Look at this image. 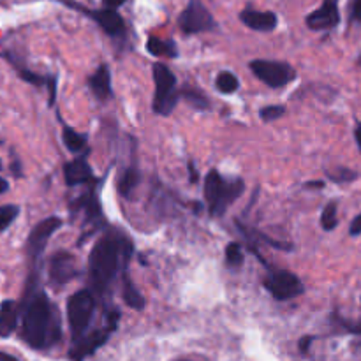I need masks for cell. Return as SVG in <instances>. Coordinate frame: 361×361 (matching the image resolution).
<instances>
[{"instance_id":"obj_1","label":"cell","mask_w":361,"mask_h":361,"mask_svg":"<svg viewBox=\"0 0 361 361\" xmlns=\"http://www.w3.org/2000/svg\"><path fill=\"white\" fill-rule=\"evenodd\" d=\"M60 335L59 310L37 289L35 279H30L21 303V338L34 349H49L60 341Z\"/></svg>"},{"instance_id":"obj_2","label":"cell","mask_w":361,"mask_h":361,"mask_svg":"<svg viewBox=\"0 0 361 361\" xmlns=\"http://www.w3.org/2000/svg\"><path fill=\"white\" fill-rule=\"evenodd\" d=\"M133 252L129 238L113 231L102 236L92 247L88 256V281L94 291L104 293L118 274L122 261L127 263Z\"/></svg>"},{"instance_id":"obj_3","label":"cell","mask_w":361,"mask_h":361,"mask_svg":"<svg viewBox=\"0 0 361 361\" xmlns=\"http://www.w3.org/2000/svg\"><path fill=\"white\" fill-rule=\"evenodd\" d=\"M245 190L243 180H226L221 173L212 169L204 178V201H207L208 214L212 217H222L228 212V208L238 200Z\"/></svg>"},{"instance_id":"obj_4","label":"cell","mask_w":361,"mask_h":361,"mask_svg":"<svg viewBox=\"0 0 361 361\" xmlns=\"http://www.w3.org/2000/svg\"><path fill=\"white\" fill-rule=\"evenodd\" d=\"M152 69H154L155 81V94L152 108H154V111L157 115L168 116L180 101V92L176 88V78L164 63H154Z\"/></svg>"},{"instance_id":"obj_5","label":"cell","mask_w":361,"mask_h":361,"mask_svg":"<svg viewBox=\"0 0 361 361\" xmlns=\"http://www.w3.org/2000/svg\"><path fill=\"white\" fill-rule=\"evenodd\" d=\"M94 310L95 298L88 289L76 291L67 300V319H69L71 334H73L74 342L85 337V331H87L92 316H94Z\"/></svg>"},{"instance_id":"obj_6","label":"cell","mask_w":361,"mask_h":361,"mask_svg":"<svg viewBox=\"0 0 361 361\" xmlns=\"http://www.w3.org/2000/svg\"><path fill=\"white\" fill-rule=\"evenodd\" d=\"M249 69L254 76L270 88H282L291 83L296 78L295 69L286 62H275V60H252Z\"/></svg>"},{"instance_id":"obj_7","label":"cell","mask_w":361,"mask_h":361,"mask_svg":"<svg viewBox=\"0 0 361 361\" xmlns=\"http://www.w3.org/2000/svg\"><path fill=\"white\" fill-rule=\"evenodd\" d=\"M263 286L279 302H288V300L303 295V291H305V286L300 281L298 275L288 270H270Z\"/></svg>"},{"instance_id":"obj_8","label":"cell","mask_w":361,"mask_h":361,"mask_svg":"<svg viewBox=\"0 0 361 361\" xmlns=\"http://www.w3.org/2000/svg\"><path fill=\"white\" fill-rule=\"evenodd\" d=\"M180 28L183 34H200L215 28V20L201 0H190L180 14Z\"/></svg>"},{"instance_id":"obj_9","label":"cell","mask_w":361,"mask_h":361,"mask_svg":"<svg viewBox=\"0 0 361 361\" xmlns=\"http://www.w3.org/2000/svg\"><path fill=\"white\" fill-rule=\"evenodd\" d=\"M80 275L76 257L67 250H59L49 257L48 277L53 286H66Z\"/></svg>"},{"instance_id":"obj_10","label":"cell","mask_w":361,"mask_h":361,"mask_svg":"<svg viewBox=\"0 0 361 361\" xmlns=\"http://www.w3.org/2000/svg\"><path fill=\"white\" fill-rule=\"evenodd\" d=\"M62 228V219L59 217H48L44 221L39 222L34 229L30 231L27 238V254L30 259L37 261L44 252L46 245H48L49 238L55 231Z\"/></svg>"},{"instance_id":"obj_11","label":"cell","mask_w":361,"mask_h":361,"mask_svg":"<svg viewBox=\"0 0 361 361\" xmlns=\"http://www.w3.org/2000/svg\"><path fill=\"white\" fill-rule=\"evenodd\" d=\"M115 328H116V324L108 323V326H106L104 330H97V331H94L92 335H88V337H81L80 341L74 342L73 349L69 351V358L73 361L87 360L88 356L94 355L99 348H102V345L108 342L109 335L113 334V330H115Z\"/></svg>"},{"instance_id":"obj_12","label":"cell","mask_w":361,"mask_h":361,"mask_svg":"<svg viewBox=\"0 0 361 361\" xmlns=\"http://www.w3.org/2000/svg\"><path fill=\"white\" fill-rule=\"evenodd\" d=\"M341 21L337 0H324L323 6L307 16V27L312 30H328L337 27Z\"/></svg>"},{"instance_id":"obj_13","label":"cell","mask_w":361,"mask_h":361,"mask_svg":"<svg viewBox=\"0 0 361 361\" xmlns=\"http://www.w3.org/2000/svg\"><path fill=\"white\" fill-rule=\"evenodd\" d=\"M240 20L245 27L252 28L256 32H271L275 30L279 23L277 14L271 13V11H256V9H243L240 13Z\"/></svg>"},{"instance_id":"obj_14","label":"cell","mask_w":361,"mask_h":361,"mask_svg":"<svg viewBox=\"0 0 361 361\" xmlns=\"http://www.w3.org/2000/svg\"><path fill=\"white\" fill-rule=\"evenodd\" d=\"M63 180L69 187L83 185L94 180V173H92L90 164H88L87 157H78L74 161L67 162L63 166Z\"/></svg>"},{"instance_id":"obj_15","label":"cell","mask_w":361,"mask_h":361,"mask_svg":"<svg viewBox=\"0 0 361 361\" xmlns=\"http://www.w3.org/2000/svg\"><path fill=\"white\" fill-rule=\"evenodd\" d=\"M88 87L94 92V95L101 101L111 97L113 88H111V74L106 66H101L95 69V73L88 78Z\"/></svg>"},{"instance_id":"obj_16","label":"cell","mask_w":361,"mask_h":361,"mask_svg":"<svg viewBox=\"0 0 361 361\" xmlns=\"http://www.w3.org/2000/svg\"><path fill=\"white\" fill-rule=\"evenodd\" d=\"M18 316L20 309L14 300H6L0 305V338H7L13 335V331L18 328Z\"/></svg>"},{"instance_id":"obj_17","label":"cell","mask_w":361,"mask_h":361,"mask_svg":"<svg viewBox=\"0 0 361 361\" xmlns=\"http://www.w3.org/2000/svg\"><path fill=\"white\" fill-rule=\"evenodd\" d=\"M94 18L108 35H122L123 30H126V23H123L122 16H120L116 11H111V9L97 11V13L94 14Z\"/></svg>"},{"instance_id":"obj_18","label":"cell","mask_w":361,"mask_h":361,"mask_svg":"<svg viewBox=\"0 0 361 361\" xmlns=\"http://www.w3.org/2000/svg\"><path fill=\"white\" fill-rule=\"evenodd\" d=\"M123 302L134 310H143L145 309V298L140 293V289L133 284V281L129 279V275L123 274Z\"/></svg>"},{"instance_id":"obj_19","label":"cell","mask_w":361,"mask_h":361,"mask_svg":"<svg viewBox=\"0 0 361 361\" xmlns=\"http://www.w3.org/2000/svg\"><path fill=\"white\" fill-rule=\"evenodd\" d=\"M147 49L150 55L155 56H168V59H176L178 56V48L173 41H162V39L150 37L147 41Z\"/></svg>"},{"instance_id":"obj_20","label":"cell","mask_w":361,"mask_h":361,"mask_svg":"<svg viewBox=\"0 0 361 361\" xmlns=\"http://www.w3.org/2000/svg\"><path fill=\"white\" fill-rule=\"evenodd\" d=\"M137 183H140V171H137L134 166L127 168L126 171L122 173L118 180V192L122 194L123 197H130L133 190L136 189Z\"/></svg>"},{"instance_id":"obj_21","label":"cell","mask_w":361,"mask_h":361,"mask_svg":"<svg viewBox=\"0 0 361 361\" xmlns=\"http://www.w3.org/2000/svg\"><path fill=\"white\" fill-rule=\"evenodd\" d=\"M62 137H63V145L67 147V150L73 152V154L83 152V148H87V136L76 133V130L71 129L69 126H63Z\"/></svg>"},{"instance_id":"obj_22","label":"cell","mask_w":361,"mask_h":361,"mask_svg":"<svg viewBox=\"0 0 361 361\" xmlns=\"http://www.w3.org/2000/svg\"><path fill=\"white\" fill-rule=\"evenodd\" d=\"M215 87H217L221 94H235L240 87V81L233 73L222 71V73H219L217 80H215Z\"/></svg>"},{"instance_id":"obj_23","label":"cell","mask_w":361,"mask_h":361,"mask_svg":"<svg viewBox=\"0 0 361 361\" xmlns=\"http://www.w3.org/2000/svg\"><path fill=\"white\" fill-rule=\"evenodd\" d=\"M338 226V215H337V203L331 201L324 207L323 214H321V228L324 231H334Z\"/></svg>"},{"instance_id":"obj_24","label":"cell","mask_w":361,"mask_h":361,"mask_svg":"<svg viewBox=\"0 0 361 361\" xmlns=\"http://www.w3.org/2000/svg\"><path fill=\"white\" fill-rule=\"evenodd\" d=\"M180 97L185 99V101L196 109H207L208 106H210V104H208L207 97H204L201 92L194 90V88H183V90L180 92Z\"/></svg>"},{"instance_id":"obj_25","label":"cell","mask_w":361,"mask_h":361,"mask_svg":"<svg viewBox=\"0 0 361 361\" xmlns=\"http://www.w3.org/2000/svg\"><path fill=\"white\" fill-rule=\"evenodd\" d=\"M226 263L229 267H240L243 263V249L238 242H231L224 250Z\"/></svg>"},{"instance_id":"obj_26","label":"cell","mask_w":361,"mask_h":361,"mask_svg":"<svg viewBox=\"0 0 361 361\" xmlns=\"http://www.w3.org/2000/svg\"><path fill=\"white\" fill-rule=\"evenodd\" d=\"M20 215V207L16 204H6V207H0V231H6L11 224L14 222V219Z\"/></svg>"},{"instance_id":"obj_27","label":"cell","mask_w":361,"mask_h":361,"mask_svg":"<svg viewBox=\"0 0 361 361\" xmlns=\"http://www.w3.org/2000/svg\"><path fill=\"white\" fill-rule=\"evenodd\" d=\"M284 113H286V108L281 104L264 106V108H261V111H259V118L263 120V122H274V120L281 118Z\"/></svg>"},{"instance_id":"obj_28","label":"cell","mask_w":361,"mask_h":361,"mask_svg":"<svg viewBox=\"0 0 361 361\" xmlns=\"http://www.w3.org/2000/svg\"><path fill=\"white\" fill-rule=\"evenodd\" d=\"M328 178L334 180V182H351L356 178V173L351 171L348 168H337L335 171H328Z\"/></svg>"},{"instance_id":"obj_29","label":"cell","mask_w":361,"mask_h":361,"mask_svg":"<svg viewBox=\"0 0 361 361\" xmlns=\"http://www.w3.org/2000/svg\"><path fill=\"white\" fill-rule=\"evenodd\" d=\"M18 71H20V76L23 78L25 81H28V83H32V85H42L46 81L44 78L37 76V74L30 73V71H27V69H18Z\"/></svg>"},{"instance_id":"obj_30","label":"cell","mask_w":361,"mask_h":361,"mask_svg":"<svg viewBox=\"0 0 361 361\" xmlns=\"http://www.w3.org/2000/svg\"><path fill=\"white\" fill-rule=\"evenodd\" d=\"M349 235L351 236H358L361 235V214L356 215L351 222V228H349Z\"/></svg>"},{"instance_id":"obj_31","label":"cell","mask_w":361,"mask_h":361,"mask_svg":"<svg viewBox=\"0 0 361 361\" xmlns=\"http://www.w3.org/2000/svg\"><path fill=\"white\" fill-rule=\"evenodd\" d=\"M123 4H126V0H102V6H104L106 9H111V11L118 9V7L123 6Z\"/></svg>"},{"instance_id":"obj_32","label":"cell","mask_w":361,"mask_h":361,"mask_svg":"<svg viewBox=\"0 0 361 361\" xmlns=\"http://www.w3.org/2000/svg\"><path fill=\"white\" fill-rule=\"evenodd\" d=\"M312 341H314V337H303L302 341H300V351L302 353H307L309 351V348H310V344H312Z\"/></svg>"},{"instance_id":"obj_33","label":"cell","mask_w":361,"mask_h":361,"mask_svg":"<svg viewBox=\"0 0 361 361\" xmlns=\"http://www.w3.org/2000/svg\"><path fill=\"white\" fill-rule=\"evenodd\" d=\"M353 16H355V20L361 21V0H355V4H353Z\"/></svg>"},{"instance_id":"obj_34","label":"cell","mask_w":361,"mask_h":361,"mask_svg":"<svg viewBox=\"0 0 361 361\" xmlns=\"http://www.w3.org/2000/svg\"><path fill=\"white\" fill-rule=\"evenodd\" d=\"M305 187L307 189H323L324 182H321V180H312V182H307Z\"/></svg>"},{"instance_id":"obj_35","label":"cell","mask_w":361,"mask_h":361,"mask_svg":"<svg viewBox=\"0 0 361 361\" xmlns=\"http://www.w3.org/2000/svg\"><path fill=\"white\" fill-rule=\"evenodd\" d=\"M345 326H348L349 331H353V334L361 335V321H360V323H356V324H348V323H345Z\"/></svg>"},{"instance_id":"obj_36","label":"cell","mask_w":361,"mask_h":361,"mask_svg":"<svg viewBox=\"0 0 361 361\" xmlns=\"http://www.w3.org/2000/svg\"><path fill=\"white\" fill-rule=\"evenodd\" d=\"M189 173H190V182L196 183L197 182V171H196V169H194L192 162H190V164H189Z\"/></svg>"},{"instance_id":"obj_37","label":"cell","mask_w":361,"mask_h":361,"mask_svg":"<svg viewBox=\"0 0 361 361\" xmlns=\"http://www.w3.org/2000/svg\"><path fill=\"white\" fill-rule=\"evenodd\" d=\"M355 137H356V143H358V148H360V152H361V123H358V127H356Z\"/></svg>"},{"instance_id":"obj_38","label":"cell","mask_w":361,"mask_h":361,"mask_svg":"<svg viewBox=\"0 0 361 361\" xmlns=\"http://www.w3.org/2000/svg\"><path fill=\"white\" fill-rule=\"evenodd\" d=\"M7 190H9V183H7V180L0 178V194L7 192Z\"/></svg>"},{"instance_id":"obj_39","label":"cell","mask_w":361,"mask_h":361,"mask_svg":"<svg viewBox=\"0 0 361 361\" xmlns=\"http://www.w3.org/2000/svg\"><path fill=\"white\" fill-rule=\"evenodd\" d=\"M0 361H20V360H16V358H14V356L7 355V353L0 351Z\"/></svg>"},{"instance_id":"obj_40","label":"cell","mask_w":361,"mask_h":361,"mask_svg":"<svg viewBox=\"0 0 361 361\" xmlns=\"http://www.w3.org/2000/svg\"><path fill=\"white\" fill-rule=\"evenodd\" d=\"M0 169H2V161H0Z\"/></svg>"},{"instance_id":"obj_41","label":"cell","mask_w":361,"mask_h":361,"mask_svg":"<svg viewBox=\"0 0 361 361\" xmlns=\"http://www.w3.org/2000/svg\"><path fill=\"white\" fill-rule=\"evenodd\" d=\"M176 361H189V360H176Z\"/></svg>"},{"instance_id":"obj_42","label":"cell","mask_w":361,"mask_h":361,"mask_svg":"<svg viewBox=\"0 0 361 361\" xmlns=\"http://www.w3.org/2000/svg\"><path fill=\"white\" fill-rule=\"evenodd\" d=\"M2 143H4V141H2V140H0V145H2Z\"/></svg>"}]
</instances>
